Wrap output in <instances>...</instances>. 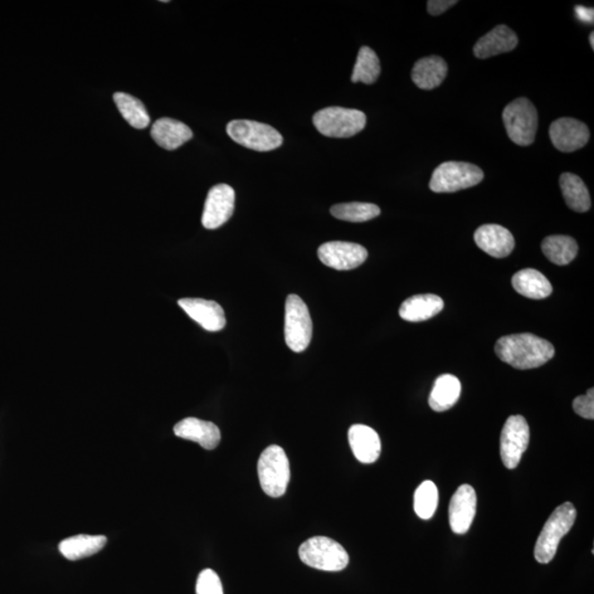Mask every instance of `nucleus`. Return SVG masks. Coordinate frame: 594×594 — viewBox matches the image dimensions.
Listing matches in <instances>:
<instances>
[{
    "instance_id": "f257e3e1",
    "label": "nucleus",
    "mask_w": 594,
    "mask_h": 594,
    "mask_svg": "<svg viewBox=\"0 0 594 594\" xmlns=\"http://www.w3.org/2000/svg\"><path fill=\"white\" fill-rule=\"evenodd\" d=\"M495 354L511 367L528 370L542 367L553 359L555 348L546 339L525 333L500 338L495 344Z\"/></svg>"
},
{
    "instance_id": "f03ea898",
    "label": "nucleus",
    "mask_w": 594,
    "mask_h": 594,
    "mask_svg": "<svg viewBox=\"0 0 594 594\" xmlns=\"http://www.w3.org/2000/svg\"><path fill=\"white\" fill-rule=\"evenodd\" d=\"M577 511L571 502L563 503L550 515L535 545L534 556L537 563L546 564L556 556L560 540L572 528Z\"/></svg>"
},
{
    "instance_id": "7ed1b4c3",
    "label": "nucleus",
    "mask_w": 594,
    "mask_h": 594,
    "mask_svg": "<svg viewBox=\"0 0 594 594\" xmlns=\"http://www.w3.org/2000/svg\"><path fill=\"white\" fill-rule=\"evenodd\" d=\"M258 476L262 490L271 498H280L285 494L291 471L284 448L272 445L262 452L258 461Z\"/></svg>"
},
{
    "instance_id": "20e7f679",
    "label": "nucleus",
    "mask_w": 594,
    "mask_h": 594,
    "mask_svg": "<svg viewBox=\"0 0 594 594\" xmlns=\"http://www.w3.org/2000/svg\"><path fill=\"white\" fill-rule=\"evenodd\" d=\"M313 124L325 137L350 138L363 130L367 116L357 109L328 107L314 115Z\"/></svg>"
},
{
    "instance_id": "39448f33",
    "label": "nucleus",
    "mask_w": 594,
    "mask_h": 594,
    "mask_svg": "<svg viewBox=\"0 0 594 594\" xmlns=\"http://www.w3.org/2000/svg\"><path fill=\"white\" fill-rule=\"evenodd\" d=\"M300 558L308 566L324 572L344 571L349 563L348 553L336 540L316 537L301 545Z\"/></svg>"
},
{
    "instance_id": "423d86ee",
    "label": "nucleus",
    "mask_w": 594,
    "mask_h": 594,
    "mask_svg": "<svg viewBox=\"0 0 594 594\" xmlns=\"http://www.w3.org/2000/svg\"><path fill=\"white\" fill-rule=\"evenodd\" d=\"M503 123L509 138L514 144L526 147L537 137L538 127L537 110L528 99H518L505 107Z\"/></svg>"
},
{
    "instance_id": "0eeeda50",
    "label": "nucleus",
    "mask_w": 594,
    "mask_h": 594,
    "mask_svg": "<svg viewBox=\"0 0 594 594\" xmlns=\"http://www.w3.org/2000/svg\"><path fill=\"white\" fill-rule=\"evenodd\" d=\"M485 173L475 164L450 161L432 175L430 188L434 193H455L481 183Z\"/></svg>"
},
{
    "instance_id": "6e6552de",
    "label": "nucleus",
    "mask_w": 594,
    "mask_h": 594,
    "mask_svg": "<svg viewBox=\"0 0 594 594\" xmlns=\"http://www.w3.org/2000/svg\"><path fill=\"white\" fill-rule=\"evenodd\" d=\"M284 335L287 347L294 353H303L308 349L313 336V323L308 305L295 294L286 299Z\"/></svg>"
},
{
    "instance_id": "1a4fd4ad",
    "label": "nucleus",
    "mask_w": 594,
    "mask_h": 594,
    "mask_svg": "<svg viewBox=\"0 0 594 594\" xmlns=\"http://www.w3.org/2000/svg\"><path fill=\"white\" fill-rule=\"evenodd\" d=\"M227 134L242 147L266 153L284 144L279 131L266 124L253 120H232L227 125Z\"/></svg>"
},
{
    "instance_id": "9d476101",
    "label": "nucleus",
    "mask_w": 594,
    "mask_h": 594,
    "mask_svg": "<svg viewBox=\"0 0 594 594\" xmlns=\"http://www.w3.org/2000/svg\"><path fill=\"white\" fill-rule=\"evenodd\" d=\"M529 444V427L522 415H513L505 422L501 432V459L508 469H515Z\"/></svg>"
},
{
    "instance_id": "9b49d317",
    "label": "nucleus",
    "mask_w": 594,
    "mask_h": 594,
    "mask_svg": "<svg viewBox=\"0 0 594 594\" xmlns=\"http://www.w3.org/2000/svg\"><path fill=\"white\" fill-rule=\"evenodd\" d=\"M319 258L325 266L338 271L354 270L367 260L366 248L354 242L330 241L319 248Z\"/></svg>"
},
{
    "instance_id": "f8f14e48",
    "label": "nucleus",
    "mask_w": 594,
    "mask_h": 594,
    "mask_svg": "<svg viewBox=\"0 0 594 594\" xmlns=\"http://www.w3.org/2000/svg\"><path fill=\"white\" fill-rule=\"evenodd\" d=\"M236 194L227 184H218L209 189L204 206L202 223L206 229L222 227L235 211Z\"/></svg>"
},
{
    "instance_id": "ddd939ff",
    "label": "nucleus",
    "mask_w": 594,
    "mask_h": 594,
    "mask_svg": "<svg viewBox=\"0 0 594 594\" xmlns=\"http://www.w3.org/2000/svg\"><path fill=\"white\" fill-rule=\"evenodd\" d=\"M549 137L555 148L568 153L583 148L590 139V131L581 121L559 118L550 125Z\"/></svg>"
},
{
    "instance_id": "4468645a",
    "label": "nucleus",
    "mask_w": 594,
    "mask_h": 594,
    "mask_svg": "<svg viewBox=\"0 0 594 594\" xmlns=\"http://www.w3.org/2000/svg\"><path fill=\"white\" fill-rule=\"evenodd\" d=\"M476 513V491L469 485H462L452 495L450 504V524L452 532L458 535L468 532Z\"/></svg>"
},
{
    "instance_id": "2eb2a0df",
    "label": "nucleus",
    "mask_w": 594,
    "mask_h": 594,
    "mask_svg": "<svg viewBox=\"0 0 594 594\" xmlns=\"http://www.w3.org/2000/svg\"><path fill=\"white\" fill-rule=\"evenodd\" d=\"M181 308L189 318L197 321L207 332H219L226 326L225 311L214 301L203 299H182Z\"/></svg>"
},
{
    "instance_id": "dca6fc26",
    "label": "nucleus",
    "mask_w": 594,
    "mask_h": 594,
    "mask_svg": "<svg viewBox=\"0 0 594 594\" xmlns=\"http://www.w3.org/2000/svg\"><path fill=\"white\" fill-rule=\"evenodd\" d=\"M475 241L481 250L498 259L510 256L515 247L514 237L509 229L495 223L476 229Z\"/></svg>"
},
{
    "instance_id": "f3484780",
    "label": "nucleus",
    "mask_w": 594,
    "mask_h": 594,
    "mask_svg": "<svg viewBox=\"0 0 594 594\" xmlns=\"http://www.w3.org/2000/svg\"><path fill=\"white\" fill-rule=\"evenodd\" d=\"M174 434L182 440L197 442L204 450H213L221 442V431L212 422L195 417L184 418L174 426Z\"/></svg>"
},
{
    "instance_id": "a211bd4d",
    "label": "nucleus",
    "mask_w": 594,
    "mask_h": 594,
    "mask_svg": "<svg viewBox=\"0 0 594 594\" xmlns=\"http://www.w3.org/2000/svg\"><path fill=\"white\" fill-rule=\"evenodd\" d=\"M348 440L354 455L363 464H373L381 454V441L373 428L362 425H353L349 428Z\"/></svg>"
},
{
    "instance_id": "6ab92c4d",
    "label": "nucleus",
    "mask_w": 594,
    "mask_h": 594,
    "mask_svg": "<svg viewBox=\"0 0 594 594\" xmlns=\"http://www.w3.org/2000/svg\"><path fill=\"white\" fill-rule=\"evenodd\" d=\"M518 43L519 38L512 29L504 26V24H500L476 42L474 53L476 57L484 60V58L513 51L518 47Z\"/></svg>"
},
{
    "instance_id": "aec40b11",
    "label": "nucleus",
    "mask_w": 594,
    "mask_h": 594,
    "mask_svg": "<svg viewBox=\"0 0 594 594\" xmlns=\"http://www.w3.org/2000/svg\"><path fill=\"white\" fill-rule=\"evenodd\" d=\"M151 137L161 148L177 150L193 138V133L188 126L177 119L160 118L151 129Z\"/></svg>"
},
{
    "instance_id": "412c9836",
    "label": "nucleus",
    "mask_w": 594,
    "mask_h": 594,
    "mask_svg": "<svg viewBox=\"0 0 594 594\" xmlns=\"http://www.w3.org/2000/svg\"><path fill=\"white\" fill-rule=\"evenodd\" d=\"M448 66L444 58L432 56L423 57L414 65L412 80L422 90L431 91L446 79Z\"/></svg>"
},
{
    "instance_id": "4be33fe9",
    "label": "nucleus",
    "mask_w": 594,
    "mask_h": 594,
    "mask_svg": "<svg viewBox=\"0 0 594 594\" xmlns=\"http://www.w3.org/2000/svg\"><path fill=\"white\" fill-rule=\"evenodd\" d=\"M444 309V301L435 294L414 295L403 301L400 311L401 319L411 323H420L435 318Z\"/></svg>"
},
{
    "instance_id": "5701e85b",
    "label": "nucleus",
    "mask_w": 594,
    "mask_h": 594,
    "mask_svg": "<svg viewBox=\"0 0 594 594\" xmlns=\"http://www.w3.org/2000/svg\"><path fill=\"white\" fill-rule=\"evenodd\" d=\"M460 393L459 379L452 374H442L436 379L428 403L432 411L445 412L455 406L459 400Z\"/></svg>"
},
{
    "instance_id": "b1692460",
    "label": "nucleus",
    "mask_w": 594,
    "mask_h": 594,
    "mask_svg": "<svg viewBox=\"0 0 594 594\" xmlns=\"http://www.w3.org/2000/svg\"><path fill=\"white\" fill-rule=\"evenodd\" d=\"M512 284L519 294L528 299H546L553 292L547 277L535 269H524L513 276Z\"/></svg>"
},
{
    "instance_id": "393cba45",
    "label": "nucleus",
    "mask_w": 594,
    "mask_h": 594,
    "mask_svg": "<svg viewBox=\"0 0 594 594\" xmlns=\"http://www.w3.org/2000/svg\"><path fill=\"white\" fill-rule=\"evenodd\" d=\"M107 538L103 535H76L58 545L61 554L69 560H80L92 556L105 547Z\"/></svg>"
},
{
    "instance_id": "a878e982",
    "label": "nucleus",
    "mask_w": 594,
    "mask_h": 594,
    "mask_svg": "<svg viewBox=\"0 0 594 594\" xmlns=\"http://www.w3.org/2000/svg\"><path fill=\"white\" fill-rule=\"evenodd\" d=\"M559 183L569 208L578 213H586L590 209V194H589L586 184L578 175L563 173L560 177Z\"/></svg>"
},
{
    "instance_id": "bb28decb",
    "label": "nucleus",
    "mask_w": 594,
    "mask_h": 594,
    "mask_svg": "<svg viewBox=\"0 0 594 594\" xmlns=\"http://www.w3.org/2000/svg\"><path fill=\"white\" fill-rule=\"evenodd\" d=\"M542 250L550 262L567 266L577 257L578 243L569 236H549L543 240Z\"/></svg>"
},
{
    "instance_id": "cd10ccee",
    "label": "nucleus",
    "mask_w": 594,
    "mask_h": 594,
    "mask_svg": "<svg viewBox=\"0 0 594 594\" xmlns=\"http://www.w3.org/2000/svg\"><path fill=\"white\" fill-rule=\"evenodd\" d=\"M114 101L127 123L135 129H144L150 125V116L143 101L127 92H116Z\"/></svg>"
},
{
    "instance_id": "c85d7f7f",
    "label": "nucleus",
    "mask_w": 594,
    "mask_h": 594,
    "mask_svg": "<svg viewBox=\"0 0 594 594\" xmlns=\"http://www.w3.org/2000/svg\"><path fill=\"white\" fill-rule=\"evenodd\" d=\"M381 66L377 53L369 47H363L358 53L357 62L352 75L353 83L371 85L379 79Z\"/></svg>"
},
{
    "instance_id": "c756f323",
    "label": "nucleus",
    "mask_w": 594,
    "mask_h": 594,
    "mask_svg": "<svg viewBox=\"0 0 594 594\" xmlns=\"http://www.w3.org/2000/svg\"><path fill=\"white\" fill-rule=\"evenodd\" d=\"M330 213L340 221L350 223H364L371 221L381 214L379 206L370 203H345L330 208Z\"/></svg>"
},
{
    "instance_id": "7c9ffc66",
    "label": "nucleus",
    "mask_w": 594,
    "mask_h": 594,
    "mask_svg": "<svg viewBox=\"0 0 594 594\" xmlns=\"http://www.w3.org/2000/svg\"><path fill=\"white\" fill-rule=\"evenodd\" d=\"M438 506V489L434 482L424 481L414 494V510L418 518L430 520Z\"/></svg>"
},
{
    "instance_id": "2f4dec72",
    "label": "nucleus",
    "mask_w": 594,
    "mask_h": 594,
    "mask_svg": "<svg viewBox=\"0 0 594 594\" xmlns=\"http://www.w3.org/2000/svg\"><path fill=\"white\" fill-rule=\"evenodd\" d=\"M197 594H223V584L218 574L212 569H205L197 578Z\"/></svg>"
},
{
    "instance_id": "473e14b6",
    "label": "nucleus",
    "mask_w": 594,
    "mask_h": 594,
    "mask_svg": "<svg viewBox=\"0 0 594 594\" xmlns=\"http://www.w3.org/2000/svg\"><path fill=\"white\" fill-rule=\"evenodd\" d=\"M573 410L579 416L593 420L594 418V389H588L586 396H581L574 398Z\"/></svg>"
},
{
    "instance_id": "72a5a7b5",
    "label": "nucleus",
    "mask_w": 594,
    "mask_h": 594,
    "mask_svg": "<svg viewBox=\"0 0 594 594\" xmlns=\"http://www.w3.org/2000/svg\"><path fill=\"white\" fill-rule=\"evenodd\" d=\"M456 4V0H430L427 3L428 13L432 16H438V14L444 13L448 9L454 7Z\"/></svg>"
},
{
    "instance_id": "f704fd0d",
    "label": "nucleus",
    "mask_w": 594,
    "mask_h": 594,
    "mask_svg": "<svg viewBox=\"0 0 594 594\" xmlns=\"http://www.w3.org/2000/svg\"><path fill=\"white\" fill-rule=\"evenodd\" d=\"M577 17L579 21L586 23H593L594 19V11L593 8H587L583 6H577L576 9Z\"/></svg>"
},
{
    "instance_id": "c9c22d12",
    "label": "nucleus",
    "mask_w": 594,
    "mask_h": 594,
    "mask_svg": "<svg viewBox=\"0 0 594 594\" xmlns=\"http://www.w3.org/2000/svg\"><path fill=\"white\" fill-rule=\"evenodd\" d=\"M589 40H590L591 47L593 48H594V32H591L590 37H589Z\"/></svg>"
}]
</instances>
